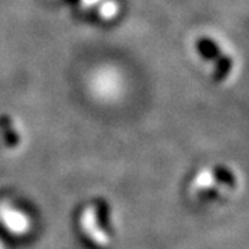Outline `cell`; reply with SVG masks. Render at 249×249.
I'll use <instances>...</instances> for the list:
<instances>
[{
	"label": "cell",
	"instance_id": "1",
	"mask_svg": "<svg viewBox=\"0 0 249 249\" xmlns=\"http://www.w3.org/2000/svg\"><path fill=\"white\" fill-rule=\"evenodd\" d=\"M242 178L240 172L224 163L204 165L190 176L187 196L202 206L227 205L240 196Z\"/></svg>",
	"mask_w": 249,
	"mask_h": 249
},
{
	"label": "cell",
	"instance_id": "2",
	"mask_svg": "<svg viewBox=\"0 0 249 249\" xmlns=\"http://www.w3.org/2000/svg\"><path fill=\"white\" fill-rule=\"evenodd\" d=\"M118 220L112 204L106 198H90L75 214V231L88 249H111L118 240Z\"/></svg>",
	"mask_w": 249,
	"mask_h": 249
},
{
	"label": "cell",
	"instance_id": "3",
	"mask_svg": "<svg viewBox=\"0 0 249 249\" xmlns=\"http://www.w3.org/2000/svg\"><path fill=\"white\" fill-rule=\"evenodd\" d=\"M36 227L34 213L14 198L0 199V230L13 240H27Z\"/></svg>",
	"mask_w": 249,
	"mask_h": 249
}]
</instances>
